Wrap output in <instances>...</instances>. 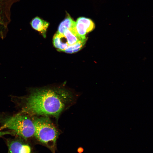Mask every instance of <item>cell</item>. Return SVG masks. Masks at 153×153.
Here are the masks:
<instances>
[{"label":"cell","mask_w":153,"mask_h":153,"mask_svg":"<svg viewBox=\"0 0 153 153\" xmlns=\"http://www.w3.org/2000/svg\"><path fill=\"white\" fill-rule=\"evenodd\" d=\"M53 44L58 51L63 52L68 46L67 40L63 35L57 33L53 37Z\"/></svg>","instance_id":"obj_7"},{"label":"cell","mask_w":153,"mask_h":153,"mask_svg":"<svg viewBox=\"0 0 153 153\" xmlns=\"http://www.w3.org/2000/svg\"><path fill=\"white\" fill-rule=\"evenodd\" d=\"M86 39L80 40L73 44L68 45L63 52L67 53L72 54L78 51L84 45Z\"/></svg>","instance_id":"obj_10"},{"label":"cell","mask_w":153,"mask_h":153,"mask_svg":"<svg viewBox=\"0 0 153 153\" xmlns=\"http://www.w3.org/2000/svg\"><path fill=\"white\" fill-rule=\"evenodd\" d=\"M35 131L34 136L39 141L54 152L59 132L48 116L33 120Z\"/></svg>","instance_id":"obj_3"},{"label":"cell","mask_w":153,"mask_h":153,"mask_svg":"<svg viewBox=\"0 0 153 153\" xmlns=\"http://www.w3.org/2000/svg\"><path fill=\"white\" fill-rule=\"evenodd\" d=\"M75 22L69 16H68L60 24L57 33L63 34L65 30L75 27Z\"/></svg>","instance_id":"obj_9"},{"label":"cell","mask_w":153,"mask_h":153,"mask_svg":"<svg viewBox=\"0 0 153 153\" xmlns=\"http://www.w3.org/2000/svg\"><path fill=\"white\" fill-rule=\"evenodd\" d=\"M7 143L8 153H33L30 146L20 140H12Z\"/></svg>","instance_id":"obj_5"},{"label":"cell","mask_w":153,"mask_h":153,"mask_svg":"<svg viewBox=\"0 0 153 153\" xmlns=\"http://www.w3.org/2000/svg\"><path fill=\"white\" fill-rule=\"evenodd\" d=\"M74 98V94L64 88L36 89L27 98L23 112L58 117L71 104Z\"/></svg>","instance_id":"obj_1"},{"label":"cell","mask_w":153,"mask_h":153,"mask_svg":"<svg viewBox=\"0 0 153 153\" xmlns=\"http://www.w3.org/2000/svg\"><path fill=\"white\" fill-rule=\"evenodd\" d=\"M32 28L39 32L44 38L46 37V32L49 25L48 22L38 16L33 18L30 22Z\"/></svg>","instance_id":"obj_6"},{"label":"cell","mask_w":153,"mask_h":153,"mask_svg":"<svg viewBox=\"0 0 153 153\" xmlns=\"http://www.w3.org/2000/svg\"><path fill=\"white\" fill-rule=\"evenodd\" d=\"M0 122L1 125L0 130L5 128L12 130L25 139L34 136L35 129L33 120L23 112L0 117Z\"/></svg>","instance_id":"obj_2"},{"label":"cell","mask_w":153,"mask_h":153,"mask_svg":"<svg viewBox=\"0 0 153 153\" xmlns=\"http://www.w3.org/2000/svg\"><path fill=\"white\" fill-rule=\"evenodd\" d=\"M95 27L94 22L90 19L83 17L77 18L75 22V29L78 35L82 39H86V35L92 31Z\"/></svg>","instance_id":"obj_4"},{"label":"cell","mask_w":153,"mask_h":153,"mask_svg":"<svg viewBox=\"0 0 153 153\" xmlns=\"http://www.w3.org/2000/svg\"><path fill=\"white\" fill-rule=\"evenodd\" d=\"M12 133L9 131H0V137L2 136L5 135L11 134Z\"/></svg>","instance_id":"obj_11"},{"label":"cell","mask_w":153,"mask_h":153,"mask_svg":"<svg viewBox=\"0 0 153 153\" xmlns=\"http://www.w3.org/2000/svg\"><path fill=\"white\" fill-rule=\"evenodd\" d=\"M63 34L67 40L68 45L73 44L80 40H85L82 39L78 35L75 27L65 30Z\"/></svg>","instance_id":"obj_8"}]
</instances>
